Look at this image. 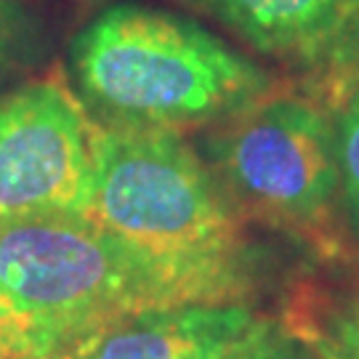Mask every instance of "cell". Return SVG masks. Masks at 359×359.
I'll return each mask as SVG.
<instances>
[{
  "instance_id": "cell-13",
  "label": "cell",
  "mask_w": 359,
  "mask_h": 359,
  "mask_svg": "<svg viewBox=\"0 0 359 359\" xmlns=\"http://www.w3.org/2000/svg\"><path fill=\"white\" fill-rule=\"evenodd\" d=\"M322 333L359 354V287L354 293H348L335 309H330L327 327Z\"/></svg>"
},
{
  "instance_id": "cell-11",
  "label": "cell",
  "mask_w": 359,
  "mask_h": 359,
  "mask_svg": "<svg viewBox=\"0 0 359 359\" xmlns=\"http://www.w3.org/2000/svg\"><path fill=\"white\" fill-rule=\"evenodd\" d=\"M226 359H322L306 330L269 317V322L248 338L243 346Z\"/></svg>"
},
{
  "instance_id": "cell-8",
  "label": "cell",
  "mask_w": 359,
  "mask_h": 359,
  "mask_svg": "<svg viewBox=\"0 0 359 359\" xmlns=\"http://www.w3.org/2000/svg\"><path fill=\"white\" fill-rule=\"evenodd\" d=\"M46 51V29L25 0H0V77L35 67Z\"/></svg>"
},
{
  "instance_id": "cell-2",
  "label": "cell",
  "mask_w": 359,
  "mask_h": 359,
  "mask_svg": "<svg viewBox=\"0 0 359 359\" xmlns=\"http://www.w3.org/2000/svg\"><path fill=\"white\" fill-rule=\"evenodd\" d=\"M88 218L163 261L210 304L250 301L256 248L197 147L176 130H96Z\"/></svg>"
},
{
  "instance_id": "cell-7",
  "label": "cell",
  "mask_w": 359,
  "mask_h": 359,
  "mask_svg": "<svg viewBox=\"0 0 359 359\" xmlns=\"http://www.w3.org/2000/svg\"><path fill=\"white\" fill-rule=\"evenodd\" d=\"M258 53L320 67L359 19V0H189Z\"/></svg>"
},
{
  "instance_id": "cell-9",
  "label": "cell",
  "mask_w": 359,
  "mask_h": 359,
  "mask_svg": "<svg viewBox=\"0 0 359 359\" xmlns=\"http://www.w3.org/2000/svg\"><path fill=\"white\" fill-rule=\"evenodd\" d=\"M317 69H320V88L314 96L330 112L333 109L359 112V22Z\"/></svg>"
},
{
  "instance_id": "cell-1",
  "label": "cell",
  "mask_w": 359,
  "mask_h": 359,
  "mask_svg": "<svg viewBox=\"0 0 359 359\" xmlns=\"http://www.w3.org/2000/svg\"><path fill=\"white\" fill-rule=\"evenodd\" d=\"M72 90L99 128H210L277 88L256 59L189 16L115 3L69 43Z\"/></svg>"
},
{
  "instance_id": "cell-5",
  "label": "cell",
  "mask_w": 359,
  "mask_h": 359,
  "mask_svg": "<svg viewBox=\"0 0 359 359\" xmlns=\"http://www.w3.org/2000/svg\"><path fill=\"white\" fill-rule=\"evenodd\" d=\"M96 130L59 75L0 96V224L25 218H88Z\"/></svg>"
},
{
  "instance_id": "cell-4",
  "label": "cell",
  "mask_w": 359,
  "mask_h": 359,
  "mask_svg": "<svg viewBox=\"0 0 359 359\" xmlns=\"http://www.w3.org/2000/svg\"><path fill=\"white\" fill-rule=\"evenodd\" d=\"M234 210L311 243L335 234L341 179L333 112L314 93L271 90L194 144Z\"/></svg>"
},
{
  "instance_id": "cell-6",
  "label": "cell",
  "mask_w": 359,
  "mask_h": 359,
  "mask_svg": "<svg viewBox=\"0 0 359 359\" xmlns=\"http://www.w3.org/2000/svg\"><path fill=\"white\" fill-rule=\"evenodd\" d=\"M269 322L250 301L147 309L67 359H226Z\"/></svg>"
},
{
  "instance_id": "cell-12",
  "label": "cell",
  "mask_w": 359,
  "mask_h": 359,
  "mask_svg": "<svg viewBox=\"0 0 359 359\" xmlns=\"http://www.w3.org/2000/svg\"><path fill=\"white\" fill-rule=\"evenodd\" d=\"M0 359H40L32 333L0 277Z\"/></svg>"
},
{
  "instance_id": "cell-10",
  "label": "cell",
  "mask_w": 359,
  "mask_h": 359,
  "mask_svg": "<svg viewBox=\"0 0 359 359\" xmlns=\"http://www.w3.org/2000/svg\"><path fill=\"white\" fill-rule=\"evenodd\" d=\"M333 126L341 203L346 210L348 226L359 237V112L333 109Z\"/></svg>"
},
{
  "instance_id": "cell-3",
  "label": "cell",
  "mask_w": 359,
  "mask_h": 359,
  "mask_svg": "<svg viewBox=\"0 0 359 359\" xmlns=\"http://www.w3.org/2000/svg\"><path fill=\"white\" fill-rule=\"evenodd\" d=\"M0 277L40 359H67L147 309L210 304L163 261L90 218L0 224Z\"/></svg>"
},
{
  "instance_id": "cell-14",
  "label": "cell",
  "mask_w": 359,
  "mask_h": 359,
  "mask_svg": "<svg viewBox=\"0 0 359 359\" xmlns=\"http://www.w3.org/2000/svg\"><path fill=\"white\" fill-rule=\"evenodd\" d=\"M309 333V338L314 341V346H317V351H320V357L322 359H359L357 351H351V348L346 346H341L338 341H333L330 335H325L322 330H309V327H304Z\"/></svg>"
}]
</instances>
